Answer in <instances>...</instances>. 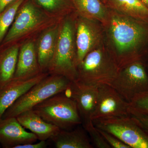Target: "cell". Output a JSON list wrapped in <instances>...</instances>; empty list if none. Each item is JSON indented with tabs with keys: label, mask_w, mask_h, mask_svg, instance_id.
I'll list each match as a JSON object with an SVG mask.
<instances>
[{
	"label": "cell",
	"mask_w": 148,
	"mask_h": 148,
	"mask_svg": "<svg viewBox=\"0 0 148 148\" xmlns=\"http://www.w3.org/2000/svg\"><path fill=\"white\" fill-rule=\"evenodd\" d=\"M104 42L119 69L148 55V22L109 8Z\"/></svg>",
	"instance_id": "cell-1"
},
{
	"label": "cell",
	"mask_w": 148,
	"mask_h": 148,
	"mask_svg": "<svg viewBox=\"0 0 148 148\" xmlns=\"http://www.w3.org/2000/svg\"><path fill=\"white\" fill-rule=\"evenodd\" d=\"M79 16L99 21L103 25L108 17L109 8L102 0H72Z\"/></svg>",
	"instance_id": "cell-18"
},
{
	"label": "cell",
	"mask_w": 148,
	"mask_h": 148,
	"mask_svg": "<svg viewBox=\"0 0 148 148\" xmlns=\"http://www.w3.org/2000/svg\"><path fill=\"white\" fill-rule=\"evenodd\" d=\"M75 27L78 66L88 53L104 42L105 35L102 23L82 17L77 13Z\"/></svg>",
	"instance_id": "cell-9"
},
{
	"label": "cell",
	"mask_w": 148,
	"mask_h": 148,
	"mask_svg": "<svg viewBox=\"0 0 148 148\" xmlns=\"http://www.w3.org/2000/svg\"><path fill=\"white\" fill-rule=\"evenodd\" d=\"M72 82L63 76L49 75L21 95L5 112L2 119L16 117L51 96L66 92Z\"/></svg>",
	"instance_id": "cell-5"
},
{
	"label": "cell",
	"mask_w": 148,
	"mask_h": 148,
	"mask_svg": "<svg viewBox=\"0 0 148 148\" xmlns=\"http://www.w3.org/2000/svg\"><path fill=\"white\" fill-rule=\"evenodd\" d=\"M119 69L105 42L87 53L77 66V79L85 84L111 86Z\"/></svg>",
	"instance_id": "cell-4"
},
{
	"label": "cell",
	"mask_w": 148,
	"mask_h": 148,
	"mask_svg": "<svg viewBox=\"0 0 148 148\" xmlns=\"http://www.w3.org/2000/svg\"><path fill=\"white\" fill-rule=\"evenodd\" d=\"M25 0H16L0 12V46L12 25L18 9Z\"/></svg>",
	"instance_id": "cell-22"
},
{
	"label": "cell",
	"mask_w": 148,
	"mask_h": 148,
	"mask_svg": "<svg viewBox=\"0 0 148 148\" xmlns=\"http://www.w3.org/2000/svg\"><path fill=\"white\" fill-rule=\"evenodd\" d=\"M98 129L114 135L130 148H148V135L130 115L96 120Z\"/></svg>",
	"instance_id": "cell-8"
},
{
	"label": "cell",
	"mask_w": 148,
	"mask_h": 148,
	"mask_svg": "<svg viewBox=\"0 0 148 148\" xmlns=\"http://www.w3.org/2000/svg\"><path fill=\"white\" fill-rule=\"evenodd\" d=\"M90 136L92 145L98 148H111L110 146L103 138L94 124L93 122L83 127Z\"/></svg>",
	"instance_id": "cell-23"
},
{
	"label": "cell",
	"mask_w": 148,
	"mask_h": 148,
	"mask_svg": "<svg viewBox=\"0 0 148 148\" xmlns=\"http://www.w3.org/2000/svg\"><path fill=\"white\" fill-rule=\"evenodd\" d=\"M61 21L46 29L36 38L38 61L41 70L43 73L47 72L53 59Z\"/></svg>",
	"instance_id": "cell-15"
},
{
	"label": "cell",
	"mask_w": 148,
	"mask_h": 148,
	"mask_svg": "<svg viewBox=\"0 0 148 148\" xmlns=\"http://www.w3.org/2000/svg\"><path fill=\"white\" fill-rule=\"evenodd\" d=\"M36 39L27 40L20 44L14 78L28 79L43 73L38 61Z\"/></svg>",
	"instance_id": "cell-13"
},
{
	"label": "cell",
	"mask_w": 148,
	"mask_h": 148,
	"mask_svg": "<svg viewBox=\"0 0 148 148\" xmlns=\"http://www.w3.org/2000/svg\"><path fill=\"white\" fill-rule=\"evenodd\" d=\"M97 104L91 120L130 115V104L111 86L104 85L98 87Z\"/></svg>",
	"instance_id": "cell-10"
},
{
	"label": "cell",
	"mask_w": 148,
	"mask_h": 148,
	"mask_svg": "<svg viewBox=\"0 0 148 148\" xmlns=\"http://www.w3.org/2000/svg\"><path fill=\"white\" fill-rule=\"evenodd\" d=\"M16 118L21 125L34 134L39 141L50 140L61 130L45 121L33 110L25 111Z\"/></svg>",
	"instance_id": "cell-16"
},
{
	"label": "cell",
	"mask_w": 148,
	"mask_h": 148,
	"mask_svg": "<svg viewBox=\"0 0 148 148\" xmlns=\"http://www.w3.org/2000/svg\"><path fill=\"white\" fill-rule=\"evenodd\" d=\"M67 90L69 97L76 104L83 126L92 122L91 117L98 100V87L75 81Z\"/></svg>",
	"instance_id": "cell-11"
},
{
	"label": "cell",
	"mask_w": 148,
	"mask_h": 148,
	"mask_svg": "<svg viewBox=\"0 0 148 148\" xmlns=\"http://www.w3.org/2000/svg\"><path fill=\"white\" fill-rule=\"evenodd\" d=\"M75 12L63 18L55 53L47 73L63 76L74 82L77 79V52L75 40Z\"/></svg>",
	"instance_id": "cell-3"
},
{
	"label": "cell",
	"mask_w": 148,
	"mask_h": 148,
	"mask_svg": "<svg viewBox=\"0 0 148 148\" xmlns=\"http://www.w3.org/2000/svg\"><path fill=\"white\" fill-rule=\"evenodd\" d=\"M20 45L16 44L0 50V88L14 78Z\"/></svg>",
	"instance_id": "cell-19"
},
{
	"label": "cell",
	"mask_w": 148,
	"mask_h": 148,
	"mask_svg": "<svg viewBox=\"0 0 148 148\" xmlns=\"http://www.w3.org/2000/svg\"><path fill=\"white\" fill-rule=\"evenodd\" d=\"M37 136L29 132L19 123L16 117L0 119V146L15 148L16 146L36 143Z\"/></svg>",
	"instance_id": "cell-12"
},
{
	"label": "cell",
	"mask_w": 148,
	"mask_h": 148,
	"mask_svg": "<svg viewBox=\"0 0 148 148\" xmlns=\"http://www.w3.org/2000/svg\"><path fill=\"white\" fill-rule=\"evenodd\" d=\"M35 4L49 15L63 19L75 12L72 0H32Z\"/></svg>",
	"instance_id": "cell-21"
},
{
	"label": "cell",
	"mask_w": 148,
	"mask_h": 148,
	"mask_svg": "<svg viewBox=\"0 0 148 148\" xmlns=\"http://www.w3.org/2000/svg\"><path fill=\"white\" fill-rule=\"evenodd\" d=\"M102 1H103V2H104V1H105V0H102Z\"/></svg>",
	"instance_id": "cell-31"
},
{
	"label": "cell",
	"mask_w": 148,
	"mask_h": 148,
	"mask_svg": "<svg viewBox=\"0 0 148 148\" xmlns=\"http://www.w3.org/2000/svg\"><path fill=\"white\" fill-rule=\"evenodd\" d=\"M109 8L148 22V8L140 0H105Z\"/></svg>",
	"instance_id": "cell-20"
},
{
	"label": "cell",
	"mask_w": 148,
	"mask_h": 148,
	"mask_svg": "<svg viewBox=\"0 0 148 148\" xmlns=\"http://www.w3.org/2000/svg\"><path fill=\"white\" fill-rule=\"evenodd\" d=\"M49 75L47 72L42 73L28 79L13 78L0 88V119L3 114L21 95L34 85Z\"/></svg>",
	"instance_id": "cell-14"
},
{
	"label": "cell",
	"mask_w": 148,
	"mask_h": 148,
	"mask_svg": "<svg viewBox=\"0 0 148 148\" xmlns=\"http://www.w3.org/2000/svg\"><path fill=\"white\" fill-rule=\"evenodd\" d=\"M46 141H40L38 143H32L16 146L15 148H45L47 147Z\"/></svg>",
	"instance_id": "cell-27"
},
{
	"label": "cell",
	"mask_w": 148,
	"mask_h": 148,
	"mask_svg": "<svg viewBox=\"0 0 148 148\" xmlns=\"http://www.w3.org/2000/svg\"><path fill=\"white\" fill-rule=\"evenodd\" d=\"M16 0H0V12Z\"/></svg>",
	"instance_id": "cell-28"
},
{
	"label": "cell",
	"mask_w": 148,
	"mask_h": 148,
	"mask_svg": "<svg viewBox=\"0 0 148 148\" xmlns=\"http://www.w3.org/2000/svg\"><path fill=\"white\" fill-rule=\"evenodd\" d=\"M84 127L73 130H60L50 140L56 148H93L90 138Z\"/></svg>",
	"instance_id": "cell-17"
},
{
	"label": "cell",
	"mask_w": 148,
	"mask_h": 148,
	"mask_svg": "<svg viewBox=\"0 0 148 148\" xmlns=\"http://www.w3.org/2000/svg\"><path fill=\"white\" fill-rule=\"evenodd\" d=\"M64 92L51 96L32 110L45 121L61 130H71L82 123V121L75 102Z\"/></svg>",
	"instance_id": "cell-6"
},
{
	"label": "cell",
	"mask_w": 148,
	"mask_h": 148,
	"mask_svg": "<svg viewBox=\"0 0 148 148\" xmlns=\"http://www.w3.org/2000/svg\"><path fill=\"white\" fill-rule=\"evenodd\" d=\"M148 8V0H140Z\"/></svg>",
	"instance_id": "cell-29"
},
{
	"label": "cell",
	"mask_w": 148,
	"mask_h": 148,
	"mask_svg": "<svg viewBox=\"0 0 148 148\" xmlns=\"http://www.w3.org/2000/svg\"><path fill=\"white\" fill-rule=\"evenodd\" d=\"M130 104L131 110L148 115V91L135 97Z\"/></svg>",
	"instance_id": "cell-24"
},
{
	"label": "cell",
	"mask_w": 148,
	"mask_h": 148,
	"mask_svg": "<svg viewBox=\"0 0 148 148\" xmlns=\"http://www.w3.org/2000/svg\"><path fill=\"white\" fill-rule=\"evenodd\" d=\"M98 130L111 148H130L114 135L102 130Z\"/></svg>",
	"instance_id": "cell-25"
},
{
	"label": "cell",
	"mask_w": 148,
	"mask_h": 148,
	"mask_svg": "<svg viewBox=\"0 0 148 148\" xmlns=\"http://www.w3.org/2000/svg\"><path fill=\"white\" fill-rule=\"evenodd\" d=\"M62 19L45 13L32 0H25L0 46V50L36 38L43 31Z\"/></svg>",
	"instance_id": "cell-2"
},
{
	"label": "cell",
	"mask_w": 148,
	"mask_h": 148,
	"mask_svg": "<svg viewBox=\"0 0 148 148\" xmlns=\"http://www.w3.org/2000/svg\"><path fill=\"white\" fill-rule=\"evenodd\" d=\"M130 116L148 135V115L138 112L130 108Z\"/></svg>",
	"instance_id": "cell-26"
},
{
	"label": "cell",
	"mask_w": 148,
	"mask_h": 148,
	"mask_svg": "<svg viewBox=\"0 0 148 148\" xmlns=\"http://www.w3.org/2000/svg\"><path fill=\"white\" fill-rule=\"evenodd\" d=\"M128 103L148 91V72L145 59L138 60L120 69L111 85Z\"/></svg>",
	"instance_id": "cell-7"
},
{
	"label": "cell",
	"mask_w": 148,
	"mask_h": 148,
	"mask_svg": "<svg viewBox=\"0 0 148 148\" xmlns=\"http://www.w3.org/2000/svg\"><path fill=\"white\" fill-rule=\"evenodd\" d=\"M145 62L146 67H147L148 72V55L147 56V57L145 58Z\"/></svg>",
	"instance_id": "cell-30"
}]
</instances>
